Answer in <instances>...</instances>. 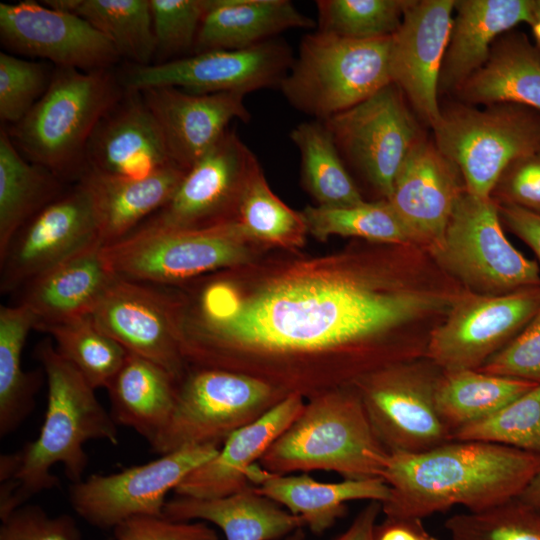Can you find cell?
Here are the masks:
<instances>
[{
    "label": "cell",
    "instance_id": "50",
    "mask_svg": "<svg viewBox=\"0 0 540 540\" xmlns=\"http://www.w3.org/2000/svg\"><path fill=\"white\" fill-rule=\"evenodd\" d=\"M498 210L502 224L530 247L540 262V215L513 205H498Z\"/></svg>",
    "mask_w": 540,
    "mask_h": 540
},
{
    "label": "cell",
    "instance_id": "23",
    "mask_svg": "<svg viewBox=\"0 0 540 540\" xmlns=\"http://www.w3.org/2000/svg\"><path fill=\"white\" fill-rule=\"evenodd\" d=\"M128 92L102 118L90 137L85 171L136 178L174 165L141 94Z\"/></svg>",
    "mask_w": 540,
    "mask_h": 540
},
{
    "label": "cell",
    "instance_id": "35",
    "mask_svg": "<svg viewBox=\"0 0 540 540\" xmlns=\"http://www.w3.org/2000/svg\"><path fill=\"white\" fill-rule=\"evenodd\" d=\"M537 383L476 369L444 371L436 391V404L444 424L453 433L497 412Z\"/></svg>",
    "mask_w": 540,
    "mask_h": 540
},
{
    "label": "cell",
    "instance_id": "56",
    "mask_svg": "<svg viewBox=\"0 0 540 540\" xmlns=\"http://www.w3.org/2000/svg\"><path fill=\"white\" fill-rule=\"evenodd\" d=\"M540 17V0H535V21ZM535 23V22H534Z\"/></svg>",
    "mask_w": 540,
    "mask_h": 540
},
{
    "label": "cell",
    "instance_id": "8",
    "mask_svg": "<svg viewBox=\"0 0 540 540\" xmlns=\"http://www.w3.org/2000/svg\"><path fill=\"white\" fill-rule=\"evenodd\" d=\"M430 254L474 294L503 295L540 285L538 263L508 241L496 202L467 190L455 204L441 243Z\"/></svg>",
    "mask_w": 540,
    "mask_h": 540
},
{
    "label": "cell",
    "instance_id": "3",
    "mask_svg": "<svg viewBox=\"0 0 540 540\" xmlns=\"http://www.w3.org/2000/svg\"><path fill=\"white\" fill-rule=\"evenodd\" d=\"M47 381V407L39 434L19 450L20 466L10 498L0 505V519L26 504L33 496L57 487L52 467L62 464L66 477L76 483L84 478L91 440L119 442L118 425L96 397L95 389L64 359L49 340L35 348ZM3 483V482H2Z\"/></svg>",
    "mask_w": 540,
    "mask_h": 540
},
{
    "label": "cell",
    "instance_id": "5",
    "mask_svg": "<svg viewBox=\"0 0 540 540\" xmlns=\"http://www.w3.org/2000/svg\"><path fill=\"white\" fill-rule=\"evenodd\" d=\"M121 97L109 69L57 68L45 93L9 135L28 160L63 181H78L90 137Z\"/></svg>",
    "mask_w": 540,
    "mask_h": 540
},
{
    "label": "cell",
    "instance_id": "46",
    "mask_svg": "<svg viewBox=\"0 0 540 540\" xmlns=\"http://www.w3.org/2000/svg\"><path fill=\"white\" fill-rule=\"evenodd\" d=\"M478 371L540 383V308L526 326Z\"/></svg>",
    "mask_w": 540,
    "mask_h": 540
},
{
    "label": "cell",
    "instance_id": "32",
    "mask_svg": "<svg viewBox=\"0 0 540 540\" xmlns=\"http://www.w3.org/2000/svg\"><path fill=\"white\" fill-rule=\"evenodd\" d=\"M179 381L159 365L128 353L106 389L118 426L133 429L151 445L174 410Z\"/></svg>",
    "mask_w": 540,
    "mask_h": 540
},
{
    "label": "cell",
    "instance_id": "1",
    "mask_svg": "<svg viewBox=\"0 0 540 540\" xmlns=\"http://www.w3.org/2000/svg\"><path fill=\"white\" fill-rule=\"evenodd\" d=\"M465 291L425 248L391 244L327 274L276 283L227 317L195 319L180 328L181 350L201 368L244 373L284 393L291 369L320 364L332 366L339 388L354 387L425 357Z\"/></svg>",
    "mask_w": 540,
    "mask_h": 540
},
{
    "label": "cell",
    "instance_id": "25",
    "mask_svg": "<svg viewBox=\"0 0 540 540\" xmlns=\"http://www.w3.org/2000/svg\"><path fill=\"white\" fill-rule=\"evenodd\" d=\"M94 242L41 273L18 292V304L35 319L34 330L91 315L115 277Z\"/></svg>",
    "mask_w": 540,
    "mask_h": 540
},
{
    "label": "cell",
    "instance_id": "27",
    "mask_svg": "<svg viewBox=\"0 0 540 540\" xmlns=\"http://www.w3.org/2000/svg\"><path fill=\"white\" fill-rule=\"evenodd\" d=\"M257 492L273 500L291 514L298 516L304 527L320 535L343 517L350 501L385 502L390 487L381 478L340 482H320L307 473L280 475L268 472L259 463L248 476Z\"/></svg>",
    "mask_w": 540,
    "mask_h": 540
},
{
    "label": "cell",
    "instance_id": "54",
    "mask_svg": "<svg viewBox=\"0 0 540 540\" xmlns=\"http://www.w3.org/2000/svg\"><path fill=\"white\" fill-rule=\"evenodd\" d=\"M304 539H305L304 528H300L282 540H304Z\"/></svg>",
    "mask_w": 540,
    "mask_h": 540
},
{
    "label": "cell",
    "instance_id": "44",
    "mask_svg": "<svg viewBox=\"0 0 540 540\" xmlns=\"http://www.w3.org/2000/svg\"><path fill=\"white\" fill-rule=\"evenodd\" d=\"M52 75L42 63L0 53V119L19 123L47 90Z\"/></svg>",
    "mask_w": 540,
    "mask_h": 540
},
{
    "label": "cell",
    "instance_id": "41",
    "mask_svg": "<svg viewBox=\"0 0 540 540\" xmlns=\"http://www.w3.org/2000/svg\"><path fill=\"white\" fill-rule=\"evenodd\" d=\"M235 222L242 235L278 244H297L306 228L301 213L285 205L269 188L259 168L241 196Z\"/></svg>",
    "mask_w": 540,
    "mask_h": 540
},
{
    "label": "cell",
    "instance_id": "36",
    "mask_svg": "<svg viewBox=\"0 0 540 540\" xmlns=\"http://www.w3.org/2000/svg\"><path fill=\"white\" fill-rule=\"evenodd\" d=\"M43 4L73 13L101 32L120 57L150 65L155 41L149 0H46Z\"/></svg>",
    "mask_w": 540,
    "mask_h": 540
},
{
    "label": "cell",
    "instance_id": "28",
    "mask_svg": "<svg viewBox=\"0 0 540 540\" xmlns=\"http://www.w3.org/2000/svg\"><path fill=\"white\" fill-rule=\"evenodd\" d=\"M186 171L169 165L143 177H119L85 171L78 181L88 188L103 246L137 229L172 197Z\"/></svg>",
    "mask_w": 540,
    "mask_h": 540
},
{
    "label": "cell",
    "instance_id": "31",
    "mask_svg": "<svg viewBox=\"0 0 540 540\" xmlns=\"http://www.w3.org/2000/svg\"><path fill=\"white\" fill-rule=\"evenodd\" d=\"M456 93L468 104L514 103L540 110V45L521 32L501 35L487 62Z\"/></svg>",
    "mask_w": 540,
    "mask_h": 540
},
{
    "label": "cell",
    "instance_id": "38",
    "mask_svg": "<svg viewBox=\"0 0 540 540\" xmlns=\"http://www.w3.org/2000/svg\"><path fill=\"white\" fill-rule=\"evenodd\" d=\"M58 353L74 366L96 390L107 389L128 352L105 334L91 315L44 326Z\"/></svg>",
    "mask_w": 540,
    "mask_h": 540
},
{
    "label": "cell",
    "instance_id": "26",
    "mask_svg": "<svg viewBox=\"0 0 540 540\" xmlns=\"http://www.w3.org/2000/svg\"><path fill=\"white\" fill-rule=\"evenodd\" d=\"M454 10L439 92H456L487 62L495 40L535 22V0H455Z\"/></svg>",
    "mask_w": 540,
    "mask_h": 540
},
{
    "label": "cell",
    "instance_id": "13",
    "mask_svg": "<svg viewBox=\"0 0 540 540\" xmlns=\"http://www.w3.org/2000/svg\"><path fill=\"white\" fill-rule=\"evenodd\" d=\"M322 122L340 155L386 200L403 163L423 138L405 96L394 83Z\"/></svg>",
    "mask_w": 540,
    "mask_h": 540
},
{
    "label": "cell",
    "instance_id": "17",
    "mask_svg": "<svg viewBox=\"0 0 540 540\" xmlns=\"http://www.w3.org/2000/svg\"><path fill=\"white\" fill-rule=\"evenodd\" d=\"M259 168L252 151L227 130L185 172L170 200L139 227L203 228L229 222L226 212L237 213L243 191Z\"/></svg>",
    "mask_w": 540,
    "mask_h": 540
},
{
    "label": "cell",
    "instance_id": "43",
    "mask_svg": "<svg viewBox=\"0 0 540 540\" xmlns=\"http://www.w3.org/2000/svg\"><path fill=\"white\" fill-rule=\"evenodd\" d=\"M451 540H540V512L518 498L481 512L450 516Z\"/></svg>",
    "mask_w": 540,
    "mask_h": 540
},
{
    "label": "cell",
    "instance_id": "48",
    "mask_svg": "<svg viewBox=\"0 0 540 540\" xmlns=\"http://www.w3.org/2000/svg\"><path fill=\"white\" fill-rule=\"evenodd\" d=\"M490 197L540 215V149L512 161L501 173Z\"/></svg>",
    "mask_w": 540,
    "mask_h": 540
},
{
    "label": "cell",
    "instance_id": "52",
    "mask_svg": "<svg viewBox=\"0 0 540 540\" xmlns=\"http://www.w3.org/2000/svg\"><path fill=\"white\" fill-rule=\"evenodd\" d=\"M381 514V502H367L346 530L332 540H375L374 531Z\"/></svg>",
    "mask_w": 540,
    "mask_h": 540
},
{
    "label": "cell",
    "instance_id": "24",
    "mask_svg": "<svg viewBox=\"0 0 540 540\" xmlns=\"http://www.w3.org/2000/svg\"><path fill=\"white\" fill-rule=\"evenodd\" d=\"M304 405L301 395L289 394L263 416L236 430L215 456L179 484L175 489L177 496L217 498L252 486L248 480L252 467L297 418Z\"/></svg>",
    "mask_w": 540,
    "mask_h": 540
},
{
    "label": "cell",
    "instance_id": "39",
    "mask_svg": "<svg viewBox=\"0 0 540 540\" xmlns=\"http://www.w3.org/2000/svg\"><path fill=\"white\" fill-rule=\"evenodd\" d=\"M301 214L306 228L319 239L335 234L383 244L416 245L409 229L386 199L341 208L308 206Z\"/></svg>",
    "mask_w": 540,
    "mask_h": 540
},
{
    "label": "cell",
    "instance_id": "2",
    "mask_svg": "<svg viewBox=\"0 0 540 540\" xmlns=\"http://www.w3.org/2000/svg\"><path fill=\"white\" fill-rule=\"evenodd\" d=\"M540 468V454L480 441L420 453L389 452L383 516L424 519L454 506L481 512L517 498Z\"/></svg>",
    "mask_w": 540,
    "mask_h": 540
},
{
    "label": "cell",
    "instance_id": "29",
    "mask_svg": "<svg viewBox=\"0 0 540 540\" xmlns=\"http://www.w3.org/2000/svg\"><path fill=\"white\" fill-rule=\"evenodd\" d=\"M163 515L175 521H205L219 527L226 540H282L302 520L260 494L253 486L217 498L177 496L167 500Z\"/></svg>",
    "mask_w": 540,
    "mask_h": 540
},
{
    "label": "cell",
    "instance_id": "12",
    "mask_svg": "<svg viewBox=\"0 0 540 540\" xmlns=\"http://www.w3.org/2000/svg\"><path fill=\"white\" fill-rule=\"evenodd\" d=\"M219 448H182L112 474H93L72 483L68 498L76 514L99 529H114L136 516H161L169 492Z\"/></svg>",
    "mask_w": 540,
    "mask_h": 540
},
{
    "label": "cell",
    "instance_id": "9",
    "mask_svg": "<svg viewBox=\"0 0 540 540\" xmlns=\"http://www.w3.org/2000/svg\"><path fill=\"white\" fill-rule=\"evenodd\" d=\"M287 396L244 373L200 368L179 382L169 422L150 446L159 455L195 446L220 448L232 433Z\"/></svg>",
    "mask_w": 540,
    "mask_h": 540
},
{
    "label": "cell",
    "instance_id": "22",
    "mask_svg": "<svg viewBox=\"0 0 540 540\" xmlns=\"http://www.w3.org/2000/svg\"><path fill=\"white\" fill-rule=\"evenodd\" d=\"M155 119L171 162L187 171L228 130L234 119L248 121L244 94H198L175 87L137 91Z\"/></svg>",
    "mask_w": 540,
    "mask_h": 540
},
{
    "label": "cell",
    "instance_id": "21",
    "mask_svg": "<svg viewBox=\"0 0 540 540\" xmlns=\"http://www.w3.org/2000/svg\"><path fill=\"white\" fill-rule=\"evenodd\" d=\"M465 190L455 163L434 141L423 137L403 163L387 200L416 245L430 252L441 243L455 204Z\"/></svg>",
    "mask_w": 540,
    "mask_h": 540
},
{
    "label": "cell",
    "instance_id": "47",
    "mask_svg": "<svg viewBox=\"0 0 540 540\" xmlns=\"http://www.w3.org/2000/svg\"><path fill=\"white\" fill-rule=\"evenodd\" d=\"M1 522L0 540H81L72 516L52 517L38 505L24 504Z\"/></svg>",
    "mask_w": 540,
    "mask_h": 540
},
{
    "label": "cell",
    "instance_id": "33",
    "mask_svg": "<svg viewBox=\"0 0 540 540\" xmlns=\"http://www.w3.org/2000/svg\"><path fill=\"white\" fill-rule=\"evenodd\" d=\"M64 181L18 151L9 132L0 133V254L15 234L64 192Z\"/></svg>",
    "mask_w": 540,
    "mask_h": 540
},
{
    "label": "cell",
    "instance_id": "6",
    "mask_svg": "<svg viewBox=\"0 0 540 540\" xmlns=\"http://www.w3.org/2000/svg\"><path fill=\"white\" fill-rule=\"evenodd\" d=\"M391 44L392 36L358 40L309 33L279 87L295 109L326 120L392 83Z\"/></svg>",
    "mask_w": 540,
    "mask_h": 540
},
{
    "label": "cell",
    "instance_id": "15",
    "mask_svg": "<svg viewBox=\"0 0 540 540\" xmlns=\"http://www.w3.org/2000/svg\"><path fill=\"white\" fill-rule=\"evenodd\" d=\"M540 308V285L503 295L465 291L432 333L425 357L444 371L478 369Z\"/></svg>",
    "mask_w": 540,
    "mask_h": 540
},
{
    "label": "cell",
    "instance_id": "49",
    "mask_svg": "<svg viewBox=\"0 0 540 540\" xmlns=\"http://www.w3.org/2000/svg\"><path fill=\"white\" fill-rule=\"evenodd\" d=\"M113 533L115 540H219L215 530L201 521H175L164 515L132 517Z\"/></svg>",
    "mask_w": 540,
    "mask_h": 540
},
{
    "label": "cell",
    "instance_id": "14",
    "mask_svg": "<svg viewBox=\"0 0 540 540\" xmlns=\"http://www.w3.org/2000/svg\"><path fill=\"white\" fill-rule=\"evenodd\" d=\"M294 61L284 41L272 39L244 49L213 50L146 66L133 65L124 75L129 91L175 87L198 94H246L280 86Z\"/></svg>",
    "mask_w": 540,
    "mask_h": 540
},
{
    "label": "cell",
    "instance_id": "18",
    "mask_svg": "<svg viewBox=\"0 0 540 540\" xmlns=\"http://www.w3.org/2000/svg\"><path fill=\"white\" fill-rule=\"evenodd\" d=\"M161 287L115 276L91 316L128 353L159 365L180 382L185 360L178 306Z\"/></svg>",
    "mask_w": 540,
    "mask_h": 540
},
{
    "label": "cell",
    "instance_id": "10",
    "mask_svg": "<svg viewBox=\"0 0 540 540\" xmlns=\"http://www.w3.org/2000/svg\"><path fill=\"white\" fill-rule=\"evenodd\" d=\"M235 220L203 228L139 227L102 247L110 272L158 286L176 284L244 261Z\"/></svg>",
    "mask_w": 540,
    "mask_h": 540
},
{
    "label": "cell",
    "instance_id": "30",
    "mask_svg": "<svg viewBox=\"0 0 540 540\" xmlns=\"http://www.w3.org/2000/svg\"><path fill=\"white\" fill-rule=\"evenodd\" d=\"M194 46L195 53L244 49L285 30L312 28L313 19L288 0H208Z\"/></svg>",
    "mask_w": 540,
    "mask_h": 540
},
{
    "label": "cell",
    "instance_id": "34",
    "mask_svg": "<svg viewBox=\"0 0 540 540\" xmlns=\"http://www.w3.org/2000/svg\"><path fill=\"white\" fill-rule=\"evenodd\" d=\"M35 326L32 313L21 304L0 307V437L14 431L35 407L41 374L22 366L26 338Z\"/></svg>",
    "mask_w": 540,
    "mask_h": 540
},
{
    "label": "cell",
    "instance_id": "19",
    "mask_svg": "<svg viewBox=\"0 0 540 540\" xmlns=\"http://www.w3.org/2000/svg\"><path fill=\"white\" fill-rule=\"evenodd\" d=\"M0 38L10 50L47 59L57 68L109 69L120 56L83 18L34 1L0 4Z\"/></svg>",
    "mask_w": 540,
    "mask_h": 540
},
{
    "label": "cell",
    "instance_id": "45",
    "mask_svg": "<svg viewBox=\"0 0 540 540\" xmlns=\"http://www.w3.org/2000/svg\"><path fill=\"white\" fill-rule=\"evenodd\" d=\"M155 56L171 57L193 48L208 0H149Z\"/></svg>",
    "mask_w": 540,
    "mask_h": 540
},
{
    "label": "cell",
    "instance_id": "40",
    "mask_svg": "<svg viewBox=\"0 0 540 540\" xmlns=\"http://www.w3.org/2000/svg\"><path fill=\"white\" fill-rule=\"evenodd\" d=\"M411 0H318V29L339 37L368 40L399 29Z\"/></svg>",
    "mask_w": 540,
    "mask_h": 540
},
{
    "label": "cell",
    "instance_id": "55",
    "mask_svg": "<svg viewBox=\"0 0 540 540\" xmlns=\"http://www.w3.org/2000/svg\"><path fill=\"white\" fill-rule=\"evenodd\" d=\"M532 30H533L534 36L536 37L538 43L540 44V17L532 25Z\"/></svg>",
    "mask_w": 540,
    "mask_h": 540
},
{
    "label": "cell",
    "instance_id": "4",
    "mask_svg": "<svg viewBox=\"0 0 540 540\" xmlns=\"http://www.w3.org/2000/svg\"><path fill=\"white\" fill-rule=\"evenodd\" d=\"M388 457L357 390L345 387L310 398L259 465L280 475L327 471L358 480L381 478Z\"/></svg>",
    "mask_w": 540,
    "mask_h": 540
},
{
    "label": "cell",
    "instance_id": "37",
    "mask_svg": "<svg viewBox=\"0 0 540 540\" xmlns=\"http://www.w3.org/2000/svg\"><path fill=\"white\" fill-rule=\"evenodd\" d=\"M290 138L300 153L305 186L319 206L341 208L365 202L322 121L298 124Z\"/></svg>",
    "mask_w": 540,
    "mask_h": 540
},
{
    "label": "cell",
    "instance_id": "51",
    "mask_svg": "<svg viewBox=\"0 0 540 540\" xmlns=\"http://www.w3.org/2000/svg\"><path fill=\"white\" fill-rule=\"evenodd\" d=\"M375 540H440L425 527L423 519L416 517L384 516L378 521Z\"/></svg>",
    "mask_w": 540,
    "mask_h": 540
},
{
    "label": "cell",
    "instance_id": "11",
    "mask_svg": "<svg viewBox=\"0 0 540 540\" xmlns=\"http://www.w3.org/2000/svg\"><path fill=\"white\" fill-rule=\"evenodd\" d=\"M443 370L427 357L373 372L355 384L370 423L389 452L420 453L452 441L436 391Z\"/></svg>",
    "mask_w": 540,
    "mask_h": 540
},
{
    "label": "cell",
    "instance_id": "42",
    "mask_svg": "<svg viewBox=\"0 0 540 540\" xmlns=\"http://www.w3.org/2000/svg\"><path fill=\"white\" fill-rule=\"evenodd\" d=\"M456 441H480L540 454V383L492 415L456 430Z\"/></svg>",
    "mask_w": 540,
    "mask_h": 540
},
{
    "label": "cell",
    "instance_id": "53",
    "mask_svg": "<svg viewBox=\"0 0 540 540\" xmlns=\"http://www.w3.org/2000/svg\"><path fill=\"white\" fill-rule=\"evenodd\" d=\"M517 498L540 512V468Z\"/></svg>",
    "mask_w": 540,
    "mask_h": 540
},
{
    "label": "cell",
    "instance_id": "16",
    "mask_svg": "<svg viewBox=\"0 0 540 540\" xmlns=\"http://www.w3.org/2000/svg\"><path fill=\"white\" fill-rule=\"evenodd\" d=\"M100 241L92 197L77 181L32 217L0 254V292H18L29 281Z\"/></svg>",
    "mask_w": 540,
    "mask_h": 540
},
{
    "label": "cell",
    "instance_id": "7",
    "mask_svg": "<svg viewBox=\"0 0 540 540\" xmlns=\"http://www.w3.org/2000/svg\"><path fill=\"white\" fill-rule=\"evenodd\" d=\"M434 143L460 170L466 190L490 197L504 169L540 149V110L514 103L477 109L464 104L441 108Z\"/></svg>",
    "mask_w": 540,
    "mask_h": 540
},
{
    "label": "cell",
    "instance_id": "20",
    "mask_svg": "<svg viewBox=\"0 0 540 540\" xmlns=\"http://www.w3.org/2000/svg\"><path fill=\"white\" fill-rule=\"evenodd\" d=\"M454 6V0H411L399 29L392 35V83L432 128L441 118L439 77Z\"/></svg>",
    "mask_w": 540,
    "mask_h": 540
}]
</instances>
